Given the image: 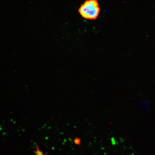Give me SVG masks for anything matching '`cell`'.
<instances>
[{
	"label": "cell",
	"mask_w": 155,
	"mask_h": 155,
	"mask_svg": "<svg viewBox=\"0 0 155 155\" xmlns=\"http://www.w3.org/2000/svg\"><path fill=\"white\" fill-rule=\"evenodd\" d=\"M73 141L75 145L80 146H81L82 140L80 138L75 137L73 139Z\"/></svg>",
	"instance_id": "cell-3"
},
{
	"label": "cell",
	"mask_w": 155,
	"mask_h": 155,
	"mask_svg": "<svg viewBox=\"0 0 155 155\" xmlns=\"http://www.w3.org/2000/svg\"><path fill=\"white\" fill-rule=\"evenodd\" d=\"M100 11V8L97 0H86L78 9V12L83 18L90 20L97 19Z\"/></svg>",
	"instance_id": "cell-1"
},
{
	"label": "cell",
	"mask_w": 155,
	"mask_h": 155,
	"mask_svg": "<svg viewBox=\"0 0 155 155\" xmlns=\"http://www.w3.org/2000/svg\"><path fill=\"white\" fill-rule=\"evenodd\" d=\"M36 150L34 151L35 155H47L48 154V152H46L44 154L40 150L38 145L36 144L35 146Z\"/></svg>",
	"instance_id": "cell-2"
}]
</instances>
